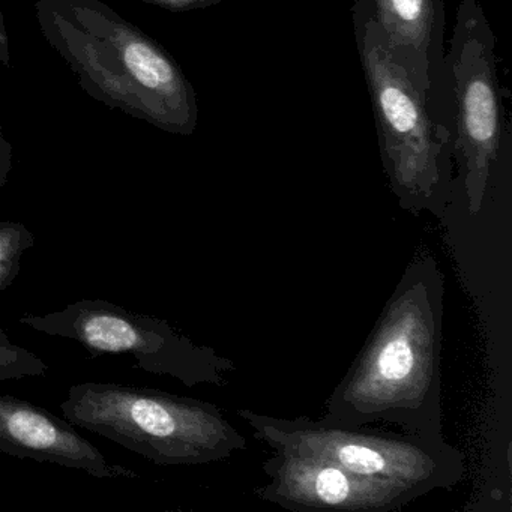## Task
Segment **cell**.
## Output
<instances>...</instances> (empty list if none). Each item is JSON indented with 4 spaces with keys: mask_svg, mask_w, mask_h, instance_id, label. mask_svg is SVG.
<instances>
[{
    "mask_svg": "<svg viewBox=\"0 0 512 512\" xmlns=\"http://www.w3.org/2000/svg\"><path fill=\"white\" fill-rule=\"evenodd\" d=\"M445 278L431 254L410 262L349 371L326 400L337 424L398 425L443 440Z\"/></svg>",
    "mask_w": 512,
    "mask_h": 512,
    "instance_id": "6da1fadb",
    "label": "cell"
},
{
    "mask_svg": "<svg viewBox=\"0 0 512 512\" xmlns=\"http://www.w3.org/2000/svg\"><path fill=\"white\" fill-rule=\"evenodd\" d=\"M35 14L89 97L166 133L194 134L196 91L154 38L101 0H37Z\"/></svg>",
    "mask_w": 512,
    "mask_h": 512,
    "instance_id": "7a4b0ae2",
    "label": "cell"
},
{
    "mask_svg": "<svg viewBox=\"0 0 512 512\" xmlns=\"http://www.w3.org/2000/svg\"><path fill=\"white\" fill-rule=\"evenodd\" d=\"M352 17L389 187L404 211L442 217L451 194L449 133L431 121L427 89L389 52L371 0H355Z\"/></svg>",
    "mask_w": 512,
    "mask_h": 512,
    "instance_id": "3957f363",
    "label": "cell"
},
{
    "mask_svg": "<svg viewBox=\"0 0 512 512\" xmlns=\"http://www.w3.org/2000/svg\"><path fill=\"white\" fill-rule=\"evenodd\" d=\"M76 428L106 437L158 466H200L247 448L217 404L119 383L71 386L61 403Z\"/></svg>",
    "mask_w": 512,
    "mask_h": 512,
    "instance_id": "277c9868",
    "label": "cell"
},
{
    "mask_svg": "<svg viewBox=\"0 0 512 512\" xmlns=\"http://www.w3.org/2000/svg\"><path fill=\"white\" fill-rule=\"evenodd\" d=\"M236 413L274 452L323 458L355 475L403 485L422 496L451 491L466 476L464 452L445 439L350 427L325 418H278L251 409Z\"/></svg>",
    "mask_w": 512,
    "mask_h": 512,
    "instance_id": "5b68a950",
    "label": "cell"
},
{
    "mask_svg": "<svg viewBox=\"0 0 512 512\" xmlns=\"http://www.w3.org/2000/svg\"><path fill=\"white\" fill-rule=\"evenodd\" d=\"M19 322L41 334L76 341L92 356H131L140 370L173 377L188 388L226 386L227 376L236 370L232 359L194 343L166 320L106 299H79L49 314H26Z\"/></svg>",
    "mask_w": 512,
    "mask_h": 512,
    "instance_id": "8992f818",
    "label": "cell"
},
{
    "mask_svg": "<svg viewBox=\"0 0 512 512\" xmlns=\"http://www.w3.org/2000/svg\"><path fill=\"white\" fill-rule=\"evenodd\" d=\"M493 31L478 0H461L452 31L451 64L457 100V146L470 214L484 205L503 136V107Z\"/></svg>",
    "mask_w": 512,
    "mask_h": 512,
    "instance_id": "52a82bcc",
    "label": "cell"
},
{
    "mask_svg": "<svg viewBox=\"0 0 512 512\" xmlns=\"http://www.w3.org/2000/svg\"><path fill=\"white\" fill-rule=\"evenodd\" d=\"M268 482L254 493L293 512H392L422 496L392 482L355 475L332 461L274 452L262 464Z\"/></svg>",
    "mask_w": 512,
    "mask_h": 512,
    "instance_id": "ba28073f",
    "label": "cell"
},
{
    "mask_svg": "<svg viewBox=\"0 0 512 512\" xmlns=\"http://www.w3.org/2000/svg\"><path fill=\"white\" fill-rule=\"evenodd\" d=\"M0 452L82 470L95 478L139 476L127 467L110 463L67 419L13 395H0Z\"/></svg>",
    "mask_w": 512,
    "mask_h": 512,
    "instance_id": "9c48e42d",
    "label": "cell"
},
{
    "mask_svg": "<svg viewBox=\"0 0 512 512\" xmlns=\"http://www.w3.org/2000/svg\"><path fill=\"white\" fill-rule=\"evenodd\" d=\"M371 11L389 52L430 91L443 62V0H371Z\"/></svg>",
    "mask_w": 512,
    "mask_h": 512,
    "instance_id": "30bf717a",
    "label": "cell"
},
{
    "mask_svg": "<svg viewBox=\"0 0 512 512\" xmlns=\"http://www.w3.org/2000/svg\"><path fill=\"white\" fill-rule=\"evenodd\" d=\"M34 233L19 221H0V293L13 286L26 251L35 245Z\"/></svg>",
    "mask_w": 512,
    "mask_h": 512,
    "instance_id": "8fae6325",
    "label": "cell"
},
{
    "mask_svg": "<svg viewBox=\"0 0 512 512\" xmlns=\"http://www.w3.org/2000/svg\"><path fill=\"white\" fill-rule=\"evenodd\" d=\"M49 365L31 350L13 343L0 326V380H19L44 376Z\"/></svg>",
    "mask_w": 512,
    "mask_h": 512,
    "instance_id": "7c38bea8",
    "label": "cell"
},
{
    "mask_svg": "<svg viewBox=\"0 0 512 512\" xmlns=\"http://www.w3.org/2000/svg\"><path fill=\"white\" fill-rule=\"evenodd\" d=\"M140 2L164 8V10L175 11V13H185V11L205 10V8L215 7L224 0H140Z\"/></svg>",
    "mask_w": 512,
    "mask_h": 512,
    "instance_id": "4fadbf2b",
    "label": "cell"
},
{
    "mask_svg": "<svg viewBox=\"0 0 512 512\" xmlns=\"http://www.w3.org/2000/svg\"><path fill=\"white\" fill-rule=\"evenodd\" d=\"M0 64L11 67L10 40H8L7 26H5L2 11H0Z\"/></svg>",
    "mask_w": 512,
    "mask_h": 512,
    "instance_id": "5bb4252c",
    "label": "cell"
}]
</instances>
